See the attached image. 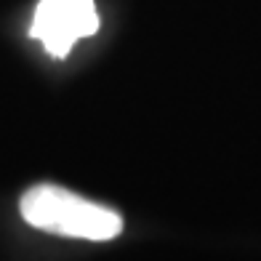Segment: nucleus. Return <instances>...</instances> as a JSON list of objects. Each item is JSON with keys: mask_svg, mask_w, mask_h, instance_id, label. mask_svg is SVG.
Returning a JSON list of instances; mask_svg holds the SVG:
<instances>
[{"mask_svg": "<svg viewBox=\"0 0 261 261\" xmlns=\"http://www.w3.org/2000/svg\"><path fill=\"white\" fill-rule=\"evenodd\" d=\"M99 30L93 0H40L30 35L45 45L51 56H67L69 48Z\"/></svg>", "mask_w": 261, "mask_h": 261, "instance_id": "nucleus-2", "label": "nucleus"}, {"mask_svg": "<svg viewBox=\"0 0 261 261\" xmlns=\"http://www.w3.org/2000/svg\"><path fill=\"white\" fill-rule=\"evenodd\" d=\"M19 211L35 229L54 232L62 237L101 243L123 232L120 213L51 184H38L27 189L19 203Z\"/></svg>", "mask_w": 261, "mask_h": 261, "instance_id": "nucleus-1", "label": "nucleus"}]
</instances>
